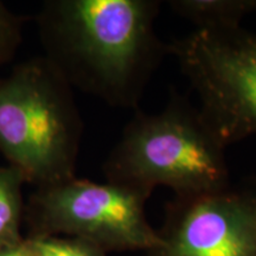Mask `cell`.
<instances>
[{
  "mask_svg": "<svg viewBox=\"0 0 256 256\" xmlns=\"http://www.w3.org/2000/svg\"><path fill=\"white\" fill-rule=\"evenodd\" d=\"M200 113L228 147L256 134V34L242 26L196 30L168 43Z\"/></svg>",
  "mask_w": 256,
  "mask_h": 256,
  "instance_id": "4",
  "label": "cell"
},
{
  "mask_svg": "<svg viewBox=\"0 0 256 256\" xmlns=\"http://www.w3.org/2000/svg\"><path fill=\"white\" fill-rule=\"evenodd\" d=\"M151 194L76 177L37 188L26 206L32 235L87 240L107 252H150L160 244L146 217Z\"/></svg>",
  "mask_w": 256,
  "mask_h": 256,
  "instance_id": "5",
  "label": "cell"
},
{
  "mask_svg": "<svg viewBox=\"0 0 256 256\" xmlns=\"http://www.w3.org/2000/svg\"><path fill=\"white\" fill-rule=\"evenodd\" d=\"M0 256H34L28 247L26 238H23L16 244L0 249Z\"/></svg>",
  "mask_w": 256,
  "mask_h": 256,
  "instance_id": "11",
  "label": "cell"
},
{
  "mask_svg": "<svg viewBox=\"0 0 256 256\" xmlns=\"http://www.w3.org/2000/svg\"><path fill=\"white\" fill-rule=\"evenodd\" d=\"M26 242L34 256H107L94 243L70 236L31 235Z\"/></svg>",
  "mask_w": 256,
  "mask_h": 256,
  "instance_id": "9",
  "label": "cell"
},
{
  "mask_svg": "<svg viewBox=\"0 0 256 256\" xmlns=\"http://www.w3.org/2000/svg\"><path fill=\"white\" fill-rule=\"evenodd\" d=\"M24 20L0 2V66L14 58L23 40Z\"/></svg>",
  "mask_w": 256,
  "mask_h": 256,
  "instance_id": "10",
  "label": "cell"
},
{
  "mask_svg": "<svg viewBox=\"0 0 256 256\" xmlns=\"http://www.w3.org/2000/svg\"><path fill=\"white\" fill-rule=\"evenodd\" d=\"M158 235L145 256H256V176L174 196Z\"/></svg>",
  "mask_w": 256,
  "mask_h": 256,
  "instance_id": "6",
  "label": "cell"
},
{
  "mask_svg": "<svg viewBox=\"0 0 256 256\" xmlns=\"http://www.w3.org/2000/svg\"><path fill=\"white\" fill-rule=\"evenodd\" d=\"M159 0H48L36 25L42 56L72 89L139 110L168 44L156 32Z\"/></svg>",
  "mask_w": 256,
  "mask_h": 256,
  "instance_id": "1",
  "label": "cell"
},
{
  "mask_svg": "<svg viewBox=\"0 0 256 256\" xmlns=\"http://www.w3.org/2000/svg\"><path fill=\"white\" fill-rule=\"evenodd\" d=\"M168 4L196 30L242 26L243 19L256 12V0H170Z\"/></svg>",
  "mask_w": 256,
  "mask_h": 256,
  "instance_id": "7",
  "label": "cell"
},
{
  "mask_svg": "<svg viewBox=\"0 0 256 256\" xmlns=\"http://www.w3.org/2000/svg\"><path fill=\"white\" fill-rule=\"evenodd\" d=\"M220 142L197 104L171 90L164 110H136L102 171L106 182L152 194L158 186L174 196L215 190L232 180Z\"/></svg>",
  "mask_w": 256,
  "mask_h": 256,
  "instance_id": "2",
  "label": "cell"
},
{
  "mask_svg": "<svg viewBox=\"0 0 256 256\" xmlns=\"http://www.w3.org/2000/svg\"><path fill=\"white\" fill-rule=\"evenodd\" d=\"M72 90L43 56L0 78V153L26 184L76 177L83 122Z\"/></svg>",
  "mask_w": 256,
  "mask_h": 256,
  "instance_id": "3",
  "label": "cell"
},
{
  "mask_svg": "<svg viewBox=\"0 0 256 256\" xmlns=\"http://www.w3.org/2000/svg\"><path fill=\"white\" fill-rule=\"evenodd\" d=\"M23 176L12 166H0V249L20 242L24 214Z\"/></svg>",
  "mask_w": 256,
  "mask_h": 256,
  "instance_id": "8",
  "label": "cell"
}]
</instances>
